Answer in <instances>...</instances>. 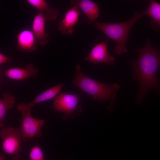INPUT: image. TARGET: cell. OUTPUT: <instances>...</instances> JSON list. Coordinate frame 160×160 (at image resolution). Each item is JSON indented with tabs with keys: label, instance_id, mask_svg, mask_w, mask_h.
<instances>
[{
	"label": "cell",
	"instance_id": "obj_12",
	"mask_svg": "<svg viewBox=\"0 0 160 160\" xmlns=\"http://www.w3.org/2000/svg\"><path fill=\"white\" fill-rule=\"evenodd\" d=\"M46 20L42 14L39 12L35 16L33 20L32 30L37 42L44 45L49 41L48 34L45 30Z\"/></svg>",
	"mask_w": 160,
	"mask_h": 160
},
{
	"label": "cell",
	"instance_id": "obj_3",
	"mask_svg": "<svg viewBox=\"0 0 160 160\" xmlns=\"http://www.w3.org/2000/svg\"><path fill=\"white\" fill-rule=\"evenodd\" d=\"M143 13L135 12L133 17L127 21L120 23H105L96 22L94 27L108 38L116 42L118 45L114 48L119 55L126 53V45L129 31L135 23L143 16Z\"/></svg>",
	"mask_w": 160,
	"mask_h": 160
},
{
	"label": "cell",
	"instance_id": "obj_1",
	"mask_svg": "<svg viewBox=\"0 0 160 160\" xmlns=\"http://www.w3.org/2000/svg\"><path fill=\"white\" fill-rule=\"evenodd\" d=\"M137 51L138 58L133 63V67L134 77L140 84L136 103H140L150 89L158 88L156 73L160 66V55L149 39L144 47L138 48Z\"/></svg>",
	"mask_w": 160,
	"mask_h": 160
},
{
	"label": "cell",
	"instance_id": "obj_7",
	"mask_svg": "<svg viewBox=\"0 0 160 160\" xmlns=\"http://www.w3.org/2000/svg\"><path fill=\"white\" fill-rule=\"evenodd\" d=\"M108 39L105 42L96 44L84 59L95 64L105 63L113 65L115 59L114 57L110 55L108 52Z\"/></svg>",
	"mask_w": 160,
	"mask_h": 160
},
{
	"label": "cell",
	"instance_id": "obj_6",
	"mask_svg": "<svg viewBox=\"0 0 160 160\" xmlns=\"http://www.w3.org/2000/svg\"><path fill=\"white\" fill-rule=\"evenodd\" d=\"M0 135L4 152L11 155L13 160L20 159L22 141L20 128L5 127L1 129Z\"/></svg>",
	"mask_w": 160,
	"mask_h": 160
},
{
	"label": "cell",
	"instance_id": "obj_16",
	"mask_svg": "<svg viewBox=\"0 0 160 160\" xmlns=\"http://www.w3.org/2000/svg\"><path fill=\"white\" fill-rule=\"evenodd\" d=\"M143 13L152 17L153 20L150 23L151 26L157 31H160V3L154 1H150L149 6Z\"/></svg>",
	"mask_w": 160,
	"mask_h": 160
},
{
	"label": "cell",
	"instance_id": "obj_5",
	"mask_svg": "<svg viewBox=\"0 0 160 160\" xmlns=\"http://www.w3.org/2000/svg\"><path fill=\"white\" fill-rule=\"evenodd\" d=\"M22 117L20 119L21 126L20 128L22 141L25 142L28 139L40 137L42 135L41 128L43 126L45 120L36 119L31 115V111L24 108L19 103L17 107Z\"/></svg>",
	"mask_w": 160,
	"mask_h": 160
},
{
	"label": "cell",
	"instance_id": "obj_8",
	"mask_svg": "<svg viewBox=\"0 0 160 160\" xmlns=\"http://www.w3.org/2000/svg\"><path fill=\"white\" fill-rule=\"evenodd\" d=\"M80 13V11L75 6L66 12L64 18L58 23L57 27L61 34L68 36L73 34V27L78 21Z\"/></svg>",
	"mask_w": 160,
	"mask_h": 160
},
{
	"label": "cell",
	"instance_id": "obj_15",
	"mask_svg": "<svg viewBox=\"0 0 160 160\" xmlns=\"http://www.w3.org/2000/svg\"><path fill=\"white\" fill-rule=\"evenodd\" d=\"M3 99L0 100V127H5L4 121L7 111L14 106L15 97L10 92H6L3 95Z\"/></svg>",
	"mask_w": 160,
	"mask_h": 160
},
{
	"label": "cell",
	"instance_id": "obj_4",
	"mask_svg": "<svg viewBox=\"0 0 160 160\" xmlns=\"http://www.w3.org/2000/svg\"><path fill=\"white\" fill-rule=\"evenodd\" d=\"M81 95V94H70L60 92L53 98L54 110L63 113V118L64 120L74 119L82 111L79 101Z\"/></svg>",
	"mask_w": 160,
	"mask_h": 160
},
{
	"label": "cell",
	"instance_id": "obj_9",
	"mask_svg": "<svg viewBox=\"0 0 160 160\" xmlns=\"http://www.w3.org/2000/svg\"><path fill=\"white\" fill-rule=\"evenodd\" d=\"M25 69L13 68L6 70L3 72L7 77L16 80L35 78L39 75L38 69L31 63L25 65Z\"/></svg>",
	"mask_w": 160,
	"mask_h": 160
},
{
	"label": "cell",
	"instance_id": "obj_18",
	"mask_svg": "<svg viewBox=\"0 0 160 160\" xmlns=\"http://www.w3.org/2000/svg\"><path fill=\"white\" fill-rule=\"evenodd\" d=\"M13 59L11 57L5 55L1 53H0V64L11 63Z\"/></svg>",
	"mask_w": 160,
	"mask_h": 160
},
{
	"label": "cell",
	"instance_id": "obj_2",
	"mask_svg": "<svg viewBox=\"0 0 160 160\" xmlns=\"http://www.w3.org/2000/svg\"><path fill=\"white\" fill-rule=\"evenodd\" d=\"M75 70L71 84L77 87L84 93L91 96L95 100L102 103L109 101L110 105L108 108L111 110L114 106L116 92L119 88V85L116 83L106 84L91 79L83 73L80 65L78 63L75 66Z\"/></svg>",
	"mask_w": 160,
	"mask_h": 160
},
{
	"label": "cell",
	"instance_id": "obj_13",
	"mask_svg": "<svg viewBox=\"0 0 160 160\" xmlns=\"http://www.w3.org/2000/svg\"><path fill=\"white\" fill-rule=\"evenodd\" d=\"M63 82L54 87L49 88L36 96L34 100L27 104L20 103L22 107L25 109L31 111V108L36 104L54 98L60 92L63 86Z\"/></svg>",
	"mask_w": 160,
	"mask_h": 160
},
{
	"label": "cell",
	"instance_id": "obj_17",
	"mask_svg": "<svg viewBox=\"0 0 160 160\" xmlns=\"http://www.w3.org/2000/svg\"><path fill=\"white\" fill-rule=\"evenodd\" d=\"M30 160H45L42 150L37 145H34L31 149L29 153Z\"/></svg>",
	"mask_w": 160,
	"mask_h": 160
},
{
	"label": "cell",
	"instance_id": "obj_14",
	"mask_svg": "<svg viewBox=\"0 0 160 160\" xmlns=\"http://www.w3.org/2000/svg\"><path fill=\"white\" fill-rule=\"evenodd\" d=\"M26 1L42 14L46 20H54L59 15V9L51 7L44 0H26Z\"/></svg>",
	"mask_w": 160,
	"mask_h": 160
},
{
	"label": "cell",
	"instance_id": "obj_11",
	"mask_svg": "<svg viewBox=\"0 0 160 160\" xmlns=\"http://www.w3.org/2000/svg\"><path fill=\"white\" fill-rule=\"evenodd\" d=\"M71 3L83 11L88 19L89 24H93L100 15L98 4L92 1L72 0Z\"/></svg>",
	"mask_w": 160,
	"mask_h": 160
},
{
	"label": "cell",
	"instance_id": "obj_10",
	"mask_svg": "<svg viewBox=\"0 0 160 160\" xmlns=\"http://www.w3.org/2000/svg\"><path fill=\"white\" fill-rule=\"evenodd\" d=\"M37 42L31 31L23 30L17 36V47L20 51L30 53L34 52L37 49Z\"/></svg>",
	"mask_w": 160,
	"mask_h": 160
},
{
	"label": "cell",
	"instance_id": "obj_19",
	"mask_svg": "<svg viewBox=\"0 0 160 160\" xmlns=\"http://www.w3.org/2000/svg\"><path fill=\"white\" fill-rule=\"evenodd\" d=\"M6 158L3 155H1L0 156V160H5Z\"/></svg>",
	"mask_w": 160,
	"mask_h": 160
}]
</instances>
